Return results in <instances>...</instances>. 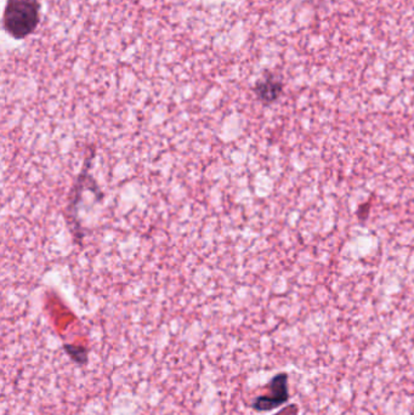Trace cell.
Instances as JSON below:
<instances>
[{
	"label": "cell",
	"mask_w": 414,
	"mask_h": 415,
	"mask_svg": "<svg viewBox=\"0 0 414 415\" xmlns=\"http://www.w3.org/2000/svg\"><path fill=\"white\" fill-rule=\"evenodd\" d=\"M40 22V4L38 0H8L3 25L13 38L25 39L33 33Z\"/></svg>",
	"instance_id": "1"
},
{
	"label": "cell",
	"mask_w": 414,
	"mask_h": 415,
	"mask_svg": "<svg viewBox=\"0 0 414 415\" xmlns=\"http://www.w3.org/2000/svg\"><path fill=\"white\" fill-rule=\"evenodd\" d=\"M268 392L254 399L253 409L258 411H268L280 407L289 399L288 374L280 373L272 377L266 386Z\"/></svg>",
	"instance_id": "3"
},
{
	"label": "cell",
	"mask_w": 414,
	"mask_h": 415,
	"mask_svg": "<svg viewBox=\"0 0 414 415\" xmlns=\"http://www.w3.org/2000/svg\"><path fill=\"white\" fill-rule=\"evenodd\" d=\"M298 413H299V407H298L297 404H290L288 407L283 408L276 415H298Z\"/></svg>",
	"instance_id": "6"
},
{
	"label": "cell",
	"mask_w": 414,
	"mask_h": 415,
	"mask_svg": "<svg viewBox=\"0 0 414 415\" xmlns=\"http://www.w3.org/2000/svg\"><path fill=\"white\" fill-rule=\"evenodd\" d=\"M95 157V150H90V155L84 160L83 169L80 172V177H77L75 186L70 194V201L67 204V221L71 233L75 237V242L82 245L83 244L84 232L82 223L78 218V210H80V203L82 201V194H83L85 186L92 180L90 177V168H92V160Z\"/></svg>",
	"instance_id": "2"
},
{
	"label": "cell",
	"mask_w": 414,
	"mask_h": 415,
	"mask_svg": "<svg viewBox=\"0 0 414 415\" xmlns=\"http://www.w3.org/2000/svg\"><path fill=\"white\" fill-rule=\"evenodd\" d=\"M282 83L276 77L268 74L256 82L254 92L260 102L263 105H271L282 94Z\"/></svg>",
	"instance_id": "4"
},
{
	"label": "cell",
	"mask_w": 414,
	"mask_h": 415,
	"mask_svg": "<svg viewBox=\"0 0 414 415\" xmlns=\"http://www.w3.org/2000/svg\"><path fill=\"white\" fill-rule=\"evenodd\" d=\"M65 348H66L67 353H70V356L75 362H80V363H85L87 362V350L85 348H75L72 345H65Z\"/></svg>",
	"instance_id": "5"
}]
</instances>
